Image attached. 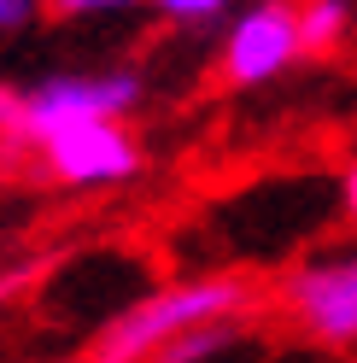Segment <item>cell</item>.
<instances>
[{
	"label": "cell",
	"instance_id": "cell-1",
	"mask_svg": "<svg viewBox=\"0 0 357 363\" xmlns=\"http://www.w3.org/2000/svg\"><path fill=\"white\" fill-rule=\"evenodd\" d=\"M246 311H252V281L246 276H188V281L152 287L141 299H129L100 328L88 363H152L182 334L211 328V323H240Z\"/></svg>",
	"mask_w": 357,
	"mask_h": 363
},
{
	"label": "cell",
	"instance_id": "cell-2",
	"mask_svg": "<svg viewBox=\"0 0 357 363\" xmlns=\"http://www.w3.org/2000/svg\"><path fill=\"white\" fill-rule=\"evenodd\" d=\"M141 71H53L30 88H0V147L35 152L71 123L129 118L141 106Z\"/></svg>",
	"mask_w": 357,
	"mask_h": 363
},
{
	"label": "cell",
	"instance_id": "cell-3",
	"mask_svg": "<svg viewBox=\"0 0 357 363\" xmlns=\"http://www.w3.org/2000/svg\"><path fill=\"white\" fill-rule=\"evenodd\" d=\"M281 316L322 352H357V246L293 264L276 293Z\"/></svg>",
	"mask_w": 357,
	"mask_h": 363
},
{
	"label": "cell",
	"instance_id": "cell-4",
	"mask_svg": "<svg viewBox=\"0 0 357 363\" xmlns=\"http://www.w3.org/2000/svg\"><path fill=\"white\" fill-rule=\"evenodd\" d=\"M305 59L299 0H252L229 18L217 41V77L222 88H264Z\"/></svg>",
	"mask_w": 357,
	"mask_h": 363
},
{
	"label": "cell",
	"instance_id": "cell-5",
	"mask_svg": "<svg viewBox=\"0 0 357 363\" xmlns=\"http://www.w3.org/2000/svg\"><path fill=\"white\" fill-rule=\"evenodd\" d=\"M35 158H41V170H47L59 188H123V182H135L141 164H147L129 118L71 123V129H59L53 141H41Z\"/></svg>",
	"mask_w": 357,
	"mask_h": 363
},
{
	"label": "cell",
	"instance_id": "cell-6",
	"mask_svg": "<svg viewBox=\"0 0 357 363\" xmlns=\"http://www.w3.org/2000/svg\"><path fill=\"white\" fill-rule=\"evenodd\" d=\"M351 24H357L351 0H299L305 59H317V53H334V48H346V41H351Z\"/></svg>",
	"mask_w": 357,
	"mask_h": 363
},
{
	"label": "cell",
	"instance_id": "cell-7",
	"mask_svg": "<svg viewBox=\"0 0 357 363\" xmlns=\"http://www.w3.org/2000/svg\"><path fill=\"white\" fill-rule=\"evenodd\" d=\"M152 12L164 18V24H182V30H205L217 18L234 12V0H147Z\"/></svg>",
	"mask_w": 357,
	"mask_h": 363
},
{
	"label": "cell",
	"instance_id": "cell-8",
	"mask_svg": "<svg viewBox=\"0 0 357 363\" xmlns=\"http://www.w3.org/2000/svg\"><path fill=\"white\" fill-rule=\"evenodd\" d=\"M147 0H47L53 18H100V12H135Z\"/></svg>",
	"mask_w": 357,
	"mask_h": 363
},
{
	"label": "cell",
	"instance_id": "cell-9",
	"mask_svg": "<svg viewBox=\"0 0 357 363\" xmlns=\"http://www.w3.org/2000/svg\"><path fill=\"white\" fill-rule=\"evenodd\" d=\"M41 12H47V0H0V35H18V30H30Z\"/></svg>",
	"mask_w": 357,
	"mask_h": 363
},
{
	"label": "cell",
	"instance_id": "cell-10",
	"mask_svg": "<svg viewBox=\"0 0 357 363\" xmlns=\"http://www.w3.org/2000/svg\"><path fill=\"white\" fill-rule=\"evenodd\" d=\"M340 211H346V223L357 229V158H351L346 176H340Z\"/></svg>",
	"mask_w": 357,
	"mask_h": 363
}]
</instances>
